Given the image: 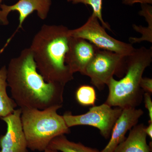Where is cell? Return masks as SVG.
<instances>
[{"label":"cell","mask_w":152,"mask_h":152,"mask_svg":"<svg viewBox=\"0 0 152 152\" xmlns=\"http://www.w3.org/2000/svg\"><path fill=\"white\" fill-rule=\"evenodd\" d=\"M7 68L8 86L19 108L42 110L63 106L65 86L45 80L38 72L30 48L11 59Z\"/></svg>","instance_id":"1"},{"label":"cell","mask_w":152,"mask_h":152,"mask_svg":"<svg viewBox=\"0 0 152 152\" xmlns=\"http://www.w3.org/2000/svg\"><path fill=\"white\" fill-rule=\"evenodd\" d=\"M69 31L63 25H44L33 38L30 48L38 71L48 83L65 86L74 79L66 63Z\"/></svg>","instance_id":"2"},{"label":"cell","mask_w":152,"mask_h":152,"mask_svg":"<svg viewBox=\"0 0 152 152\" xmlns=\"http://www.w3.org/2000/svg\"><path fill=\"white\" fill-rule=\"evenodd\" d=\"M152 61V48L135 49L126 56L125 76L119 80L112 78L108 84L109 94L105 103L124 109L137 108L141 104L144 92L140 82L144 71Z\"/></svg>","instance_id":"3"},{"label":"cell","mask_w":152,"mask_h":152,"mask_svg":"<svg viewBox=\"0 0 152 152\" xmlns=\"http://www.w3.org/2000/svg\"><path fill=\"white\" fill-rule=\"evenodd\" d=\"M62 107L53 106L42 110L20 109L21 121L28 149L44 151L55 137L70 133L63 115L57 113Z\"/></svg>","instance_id":"4"},{"label":"cell","mask_w":152,"mask_h":152,"mask_svg":"<svg viewBox=\"0 0 152 152\" xmlns=\"http://www.w3.org/2000/svg\"><path fill=\"white\" fill-rule=\"evenodd\" d=\"M126 56L114 52L99 49L86 69L84 75L99 90L107 85L114 75L122 77L126 69Z\"/></svg>","instance_id":"5"},{"label":"cell","mask_w":152,"mask_h":152,"mask_svg":"<svg viewBox=\"0 0 152 152\" xmlns=\"http://www.w3.org/2000/svg\"><path fill=\"white\" fill-rule=\"evenodd\" d=\"M69 32L71 37L86 40L98 48L125 56H129L135 50L132 44L118 40L108 34L93 13L84 24L75 29H69Z\"/></svg>","instance_id":"6"},{"label":"cell","mask_w":152,"mask_h":152,"mask_svg":"<svg viewBox=\"0 0 152 152\" xmlns=\"http://www.w3.org/2000/svg\"><path fill=\"white\" fill-rule=\"evenodd\" d=\"M122 110V109L118 107L113 108L104 103L100 105L93 106L86 113L73 115L71 112H66L63 116L68 127L91 126L98 129L102 136L108 139Z\"/></svg>","instance_id":"7"},{"label":"cell","mask_w":152,"mask_h":152,"mask_svg":"<svg viewBox=\"0 0 152 152\" xmlns=\"http://www.w3.org/2000/svg\"><path fill=\"white\" fill-rule=\"evenodd\" d=\"M52 5V0H19L17 3L11 5L1 4L0 6V26H7L9 21L8 16L12 12H18L19 25L15 34L10 38V42L19 29L22 28L25 20L34 12H37L38 17L45 20L48 15Z\"/></svg>","instance_id":"8"},{"label":"cell","mask_w":152,"mask_h":152,"mask_svg":"<svg viewBox=\"0 0 152 152\" xmlns=\"http://www.w3.org/2000/svg\"><path fill=\"white\" fill-rule=\"evenodd\" d=\"M21 110L1 118L7 126V132L0 136L1 152H29L21 121Z\"/></svg>","instance_id":"9"},{"label":"cell","mask_w":152,"mask_h":152,"mask_svg":"<svg viewBox=\"0 0 152 152\" xmlns=\"http://www.w3.org/2000/svg\"><path fill=\"white\" fill-rule=\"evenodd\" d=\"M98 49L86 40L71 37L66 56V64L73 73L79 72L84 75L87 67Z\"/></svg>","instance_id":"10"},{"label":"cell","mask_w":152,"mask_h":152,"mask_svg":"<svg viewBox=\"0 0 152 152\" xmlns=\"http://www.w3.org/2000/svg\"><path fill=\"white\" fill-rule=\"evenodd\" d=\"M143 114V111L141 109H123L112 129L110 141L100 152H113L116 148L126 139L125 136L128 131L137 124Z\"/></svg>","instance_id":"11"},{"label":"cell","mask_w":152,"mask_h":152,"mask_svg":"<svg viewBox=\"0 0 152 152\" xmlns=\"http://www.w3.org/2000/svg\"><path fill=\"white\" fill-rule=\"evenodd\" d=\"M143 124H137L130 130L127 137L120 143L113 152H152L147 142V136Z\"/></svg>","instance_id":"12"},{"label":"cell","mask_w":152,"mask_h":152,"mask_svg":"<svg viewBox=\"0 0 152 152\" xmlns=\"http://www.w3.org/2000/svg\"><path fill=\"white\" fill-rule=\"evenodd\" d=\"M7 68L4 66L0 68V117H5L15 110L18 106L7 93Z\"/></svg>","instance_id":"13"},{"label":"cell","mask_w":152,"mask_h":152,"mask_svg":"<svg viewBox=\"0 0 152 152\" xmlns=\"http://www.w3.org/2000/svg\"><path fill=\"white\" fill-rule=\"evenodd\" d=\"M48 148L62 152H100L97 149L86 146L81 143L70 141L65 135L53 139Z\"/></svg>","instance_id":"14"},{"label":"cell","mask_w":152,"mask_h":152,"mask_svg":"<svg viewBox=\"0 0 152 152\" xmlns=\"http://www.w3.org/2000/svg\"><path fill=\"white\" fill-rule=\"evenodd\" d=\"M76 99L83 106H95L96 94L94 87L82 85L78 88L75 94Z\"/></svg>","instance_id":"15"},{"label":"cell","mask_w":152,"mask_h":152,"mask_svg":"<svg viewBox=\"0 0 152 152\" xmlns=\"http://www.w3.org/2000/svg\"><path fill=\"white\" fill-rule=\"evenodd\" d=\"M69 2L72 4H83L85 5H89L93 9V13L96 16L99 21L104 28L107 29L111 30L110 27L107 23L104 20L102 15L103 0H67Z\"/></svg>","instance_id":"16"},{"label":"cell","mask_w":152,"mask_h":152,"mask_svg":"<svg viewBox=\"0 0 152 152\" xmlns=\"http://www.w3.org/2000/svg\"><path fill=\"white\" fill-rule=\"evenodd\" d=\"M140 87L144 92L152 94V80L148 77H142L140 82Z\"/></svg>","instance_id":"17"},{"label":"cell","mask_w":152,"mask_h":152,"mask_svg":"<svg viewBox=\"0 0 152 152\" xmlns=\"http://www.w3.org/2000/svg\"><path fill=\"white\" fill-rule=\"evenodd\" d=\"M143 98L145 107L148 112L150 118L149 123H152V101L151 94L147 92L144 93Z\"/></svg>","instance_id":"18"},{"label":"cell","mask_w":152,"mask_h":152,"mask_svg":"<svg viewBox=\"0 0 152 152\" xmlns=\"http://www.w3.org/2000/svg\"><path fill=\"white\" fill-rule=\"evenodd\" d=\"M123 4L127 5L132 6L137 3L141 4H151L152 0H122Z\"/></svg>","instance_id":"19"},{"label":"cell","mask_w":152,"mask_h":152,"mask_svg":"<svg viewBox=\"0 0 152 152\" xmlns=\"http://www.w3.org/2000/svg\"><path fill=\"white\" fill-rule=\"evenodd\" d=\"M145 132L147 135L149 136L150 138L152 139V123H149V124L145 128Z\"/></svg>","instance_id":"20"},{"label":"cell","mask_w":152,"mask_h":152,"mask_svg":"<svg viewBox=\"0 0 152 152\" xmlns=\"http://www.w3.org/2000/svg\"><path fill=\"white\" fill-rule=\"evenodd\" d=\"M44 152H58V151L56 150L52 149L47 148L44 151Z\"/></svg>","instance_id":"21"},{"label":"cell","mask_w":152,"mask_h":152,"mask_svg":"<svg viewBox=\"0 0 152 152\" xmlns=\"http://www.w3.org/2000/svg\"><path fill=\"white\" fill-rule=\"evenodd\" d=\"M3 1H4V0H0V6L1 5V3Z\"/></svg>","instance_id":"22"},{"label":"cell","mask_w":152,"mask_h":152,"mask_svg":"<svg viewBox=\"0 0 152 152\" xmlns=\"http://www.w3.org/2000/svg\"><path fill=\"white\" fill-rule=\"evenodd\" d=\"M0 152H1V151H0Z\"/></svg>","instance_id":"23"}]
</instances>
